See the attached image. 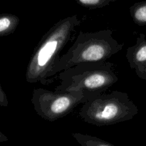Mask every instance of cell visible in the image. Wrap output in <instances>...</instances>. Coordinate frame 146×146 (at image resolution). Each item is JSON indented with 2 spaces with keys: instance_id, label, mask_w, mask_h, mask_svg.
<instances>
[{
  "instance_id": "obj_10",
  "label": "cell",
  "mask_w": 146,
  "mask_h": 146,
  "mask_svg": "<svg viewBox=\"0 0 146 146\" xmlns=\"http://www.w3.org/2000/svg\"><path fill=\"white\" fill-rule=\"evenodd\" d=\"M115 1V0H76V2L81 7L94 10L104 8Z\"/></svg>"
},
{
  "instance_id": "obj_2",
  "label": "cell",
  "mask_w": 146,
  "mask_h": 146,
  "mask_svg": "<svg viewBox=\"0 0 146 146\" xmlns=\"http://www.w3.org/2000/svg\"><path fill=\"white\" fill-rule=\"evenodd\" d=\"M124 46L113 37V31L103 29L96 32L80 31L75 42L61 56L54 66L52 76L81 64L105 62L120 52Z\"/></svg>"
},
{
  "instance_id": "obj_5",
  "label": "cell",
  "mask_w": 146,
  "mask_h": 146,
  "mask_svg": "<svg viewBox=\"0 0 146 146\" xmlns=\"http://www.w3.org/2000/svg\"><path fill=\"white\" fill-rule=\"evenodd\" d=\"M90 99L91 97L78 91H52L38 88L33 91L31 104L41 118L54 122L66 116L77 106Z\"/></svg>"
},
{
  "instance_id": "obj_7",
  "label": "cell",
  "mask_w": 146,
  "mask_h": 146,
  "mask_svg": "<svg viewBox=\"0 0 146 146\" xmlns=\"http://www.w3.org/2000/svg\"><path fill=\"white\" fill-rule=\"evenodd\" d=\"M19 18L14 14H0V37L13 34L19 24Z\"/></svg>"
},
{
  "instance_id": "obj_12",
  "label": "cell",
  "mask_w": 146,
  "mask_h": 146,
  "mask_svg": "<svg viewBox=\"0 0 146 146\" xmlns=\"http://www.w3.org/2000/svg\"><path fill=\"white\" fill-rule=\"evenodd\" d=\"M8 138L0 131V143L7 142V141H8Z\"/></svg>"
},
{
  "instance_id": "obj_9",
  "label": "cell",
  "mask_w": 146,
  "mask_h": 146,
  "mask_svg": "<svg viewBox=\"0 0 146 146\" xmlns=\"http://www.w3.org/2000/svg\"><path fill=\"white\" fill-rule=\"evenodd\" d=\"M130 14L135 24L146 26V1L136 2L130 7Z\"/></svg>"
},
{
  "instance_id": "obj_6",
  "label": "cell",
  "mask_w": 146,
  "mask_h": 146,
  "mask_svg": "<svg viewBox=\"0 0 146 146\" xmlns=\"http://www.w3.org/2000/svg\"><path fill=\"white\" fill-rule=\"evenodd\" d=\"M125 57L131 69L138 78L146 81V36L141 33L136 38L135 45L127 48Z\"/></svg>"
},
{
  "instance_id": "obj_8",
  "label": "cell",
  "mask_w": 146,
  "mask_h": 146,
  "mask_svg": "<svg viewBox=\"0 0 146 146\" xmlns=\"http://www.w3.org/2000/svg\"><path fill=\"white\" fill-rule=\"evenodd\" d=\"M72 136L81 146H115L109 142L92 135L74 133Z\"/></svg>"
},
{
  "instance_id": "obj_3",
  "label": "cell",
  "mask_w": 146,
  "mask_h": 146,
  "mask_svg": "<svg viewBox=\"0 0 146 146\" xmlns=\"http://www.w3.org/2000/svg\"><path fill=\"white\" fill-rule=\"evenodd\" d=\"M55 91H78L91 98L104 94L118 81L115 65L105 61L81 64L58 74Z\"/></svg>"
},
{
  "instance_id": "obj_4",
  "label": "cell",
  "mask_w": 146,
  "mask_h": 146,
  "mask_svg": "<svg viewBox=\"0 0 146 146\" xmlns=\"http://www.w3.org/2000/svg\"><path fill=\"white\" fill-rule=\"evenodd\" d=\"M138 113V107L126 93L113 91L83 104L78 115L87 123L104 126L132 120Z\"/></svg>"
},
{
  "instance_id": "obj_11",
  "label": "cell",
  "mask_w": 146,
  "mask_h": 146,
  "mask_svg": "<svg viewBox=\"0 0 146 146\" xmlns=\"http://www.w3.org/2000/svg\"><path fill=\"white\" fill-rule=\"evenodd\" d=\"M8 104V98H7V95H6L5 92L4 91L1 84H0V106L7 107Z\"/></svg>"
},
{
  "instance_id": "obj_1",
  "label": "cell",
  "mask_w": 146,
  "mask_h": 146,
  "mask_svg": "<svg viewBox=\"0 0 146 146\" xmlns=\"http://www.w3.org/2000/svg\"><path fill=\"white\" fill-rule=\"evenodd\" d=\"M81 21L77 15L65 17L54 24L44 34L31 58L26 71V81L30 84L40 82L43 85L51 84L54 66L60 58L73 32Z\"/></svg>"
}]
</instances>
